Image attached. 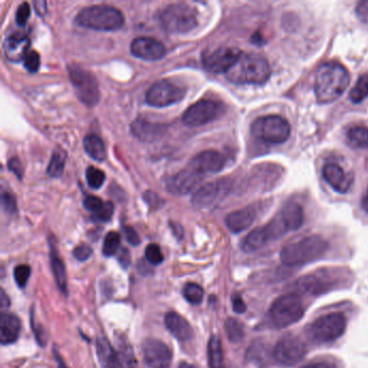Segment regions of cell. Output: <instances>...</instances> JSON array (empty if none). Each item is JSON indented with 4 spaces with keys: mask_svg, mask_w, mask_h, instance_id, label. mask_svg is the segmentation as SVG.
<instances>
[{
    "mask_svg": "<svg viewBox=\"0 0 368 368\" xmlns=\"http://www.w3.org/2000/svg\"><path fill=\"white\" fill-rule=\"evenodd\" d=\"M223 113V106L215 100H201L187 108L183 122L189 127H201L217 119Z\"/></svg>",
    "mask_w": 368,
    "mask_h": 368,
    "instance_id": "cell-13",
    "label": "cell"
},
{
    "mask_svg": "<svg viewBox=\"0 0 368 368\" xmlns=\"http://www.w3.org/2000/svg\"><path fill=\"white\" fill-rule=\"evenodd\" d=\"M271 75L268 61L256 53L241 54L227 73L228 80L236 85H263Z\"/></svg>",
    "mask_w": 368,
    "mask_h": 368,
    "instance_id": "cell-2",
    "label": "cell"
},
{
    "mask_svg": "<svg viewBox=\"0 0 368 368\" xmlns=\"http://www.w3.org/2000/svg\"><path fill=\"white\" fill-rule=\"evenodd\" d=\"M30 17V5L26 3H23L22 5L19 6L18 10H17V14H15V20H17V23H18L19 25H25Z\"/></svg>",
    "mask_w": 368,
    "mask_h": 368,
    "instance_id": "cell-45",
    "label": "cell"
},
{
    "mask_svg": "<svg viewBox=\"0 0 368 368\" xmlns=\"http://www.w3.org/2000/svg\"><path fill=\"white\" fill-rule=\"evenodd\" d=\"M83 147L85 153L90 155L91 158L96 161H104L106 159V147L102 138L96 134H89L83 140Z\"/></svg>",
    "mask_w": 368,
    "mask_h": 368,
    "instance_id": "cell-29",
    "label": "cell"
},
{
    "mask_svg": "<svg viewBox=\"0 0 368 368\" xmlns=\"http://www.w3.org/2000/svg\"><path fill=\"white\" fill-rule=\"evenodd\" d=\"M144 200H145L148 206H151L153 208H158L162 204V200H161L160 197L157 193H153V191H146L144 193Z\"/></svg>",
    "mask_w": 368,
    "mask_h": 368,
    "instance_id": "cell-48",
    "label": "cell"
},
{
    "mask_svg": "<svg viewBox=\"0 0 368 368\" xmlns=\"http://www.w3.org/2000/svg\"><path fill=\"white\" fill-rule=\"evenodd\" d=\"M356 17L368 25V1L358 3L356 8Z\"/></svg>",
    "mask_w": 368,
    "mask_h": 368,
    "instance_id": "cell-51",
    "label": "cell"
},
{
    "mask_svg": "<svg viewBox=\"0 0 368 368\" xmlns=\"http://www.w3.org/2000/svg\"><path fill=\"white\" fill-rule=\"evenodd\" d=\"M250 132L254 138L266 143L282 144L291 136V125L281 116H263L254 121Z\"/></svg>",
    "mask_w": 368,
    "mask_h": 368,
    "instance_id": "cell-6",
    "label": "cell"
},
{
    "mask_svg": "<svg viewBox=\"0 0 368 368\" xmlns=\"http://www.w3.org/2000/svg\"><path fill=\"white\" fill-rule=\"evenodd\" d=\"M241 52L239 49L230 47H219L212 51L203 53V67L210 73H228L229 70L236 64L240 58Z\"/></svg>",
    "mask_w": 368,
    "mask_h": 368,
    "instance_id": "cell-12",
    "label": "cell"
},
{
    "mask_svg": "<svg viewBox=\"0 0 368 368\" xmlns=\"http://www.w3.org/2000/svg\"><path fill=\"white\" fill-rule=\"evenodd\" d=\"M118 261L125 269L128 268L129 266H130L131 255L127 248H121L120 252L118 253Z\"/></svg>",
    "mask_w": 368,
    "mask_h": 368,
    "instance_id": "cell-53",
    "label": "cell"
},
{
    "mask_svg": "<svg viewBox=\"0 0 368 368\" xmlns=\"http://www.w3.org/2000/svg\"><path fill=\"white\" fill-rule=\"evenodd\" d=\"M180 368H195V366L191 365V364L186 363V362H183V363H181V365H180Z\"/></svg>",
    "mask_w": 368,
    "mask_h": 368,
    "instance_id": "cell-59",
    "label": "cell"
},
{
    "mask_svg": "<svg viewBox=\"0 0 368 368\" xmlns=\"http://www.w3.org/2000/svg\"><path fill=\"white\" fill-rule=\"evenodd\" d=\"M280 217L288 230H297L303 223V208L297 203H288L281 212Z\"/></svg>",
    "mask_w": 368,
    "mask_h": 368,
    "instance_id": "cell-28",
    "label": "cell"
},
{
    "mask_svg": "<svg viewBox=\"0 0 368 368\" xmlns=\"http://www.w3.org/2000/svg\"><path fill=\"white\" fill-rule=\"evenodd\" d=\"M8 168L11 172L18 176L19 178L23 177V174H24V168H23L22 162H21L20 159L19 158H12L9 160L8 162Z\"/></svg>",
    "mask_w": 368,
    "mask_h": 368,
    "instance_id": "cell-50",
    "label": "cell"
},
{
    "mask_svg": "<svg viewBox=\"0 0 368 368\" xmlns=\"http://www.w3.org/2000/svg\"><path fill=\"white\" fill-rule=\"evenodd\" d=\"M85 177H87L88 185L90 186L92 189H98V188L103 186L104 182H105L106 175L103 171L100 170V169L90 166V168H88V170H87Z\"/></svg>",
    "mask_w": 368,
    "mask_h": 368,
    "instance_id": "cell-39",
    "label": "cell"
},
{
    "mask_svg": "<svg viewBox=\"0 0 368 368\" xmlns=\"http://www.w3.org/2000/svg\"><path fill=\"white\" fill-rule=\"evenodd\" d=\"M34 6H35L36 10L39 14H45V9H47L45 8L47 7V3L45 1H36V3H34Z\"/></svg>",
    "mask_w": 368,
    "mask_h": 368,
    "instance_id": "cell-56",
    "label": "cell"
},
{
    "mask_svg": "<svg viewBox=\"0 0 368 368\" xmlns=\"http://www.w3.org/2000/svg\"><path fill=\"white\" fill-rule=\"evenodd\" d=\"M362 206H363L364 210L368 213V189L366 191L365 195H364L363 201H362Z\"/></svg>",
    "mask_w": 368,
    "mask_h": 368,
    "instance_id": "cell-58",
    "label": "cell"
},
{
    "mask_svg": "<svg viewBox=\"0 0 368 368\" xmlns=\"http://www.w3.org/2000/svg\"><path fill=\"white\" fill-rule=\"evenodd\" d=\"M368 96V75H363L358 78V83L354 88L351 90V102L354 104L361 103Z\"/></svg>",
    "mask_w": 368,
    "mask_h": 368,
    "instance_id": "cell-34",
    "label": "cell"
},
{
    "mask_svg": "<svg viewBox=\"0 0 368 368\" xmlns=\"http://www.w3.org/2000/svg\"><path fill=\"white\" fill-rule=\"evenodd\" d=\"M208 365L210 368H225L223 348L218 336H212L208 346Z\"/></svg>",
    "mask_w": 368,
    "mask_h": 368,
    "instance_id": "cell-30",
    "label": "cell"
},
{
    "mask_svg": "<svg viewBox=\"0 0 368 368\" xmlns=\"http://www.w3.org/2000/svg\"><path fill=\"white\" fill-rule=\"evenodd\" d=\"M120 235L116 231H111L106 235L103 244V254L106 257H111L118 252L120 248Z\"/></svg>",
    "mask_w": 368,
    "mask_h": 368,
    "instance_id": "cell-37",
    "label": "cell"
},
{
    "mask_svg": "<svg viewBox=\"0 0 368 368\" xmlns=\"http://www.w3.org/2000/svg\"><path fill=\"white\" fill-rule=\"evenodd\" d=\"M17 285L20 288H24L28 285V279L30 277V267L28 265H19L14 268L13 272Z\"/></svg>",
    "mask_w": 368,
    "mask_h": 368,
    "instance_id": "cell-41",
    "label": "cell"
},
{
    "mask_svg": "<svg viewBox=\"0 0 368 368\" xmlns=\"http://www.w3.org/2000/svg\"><path fill=\"white\" fill-rule=\"evenodd\" d=\"M286 231L288 229L283 221H281V217L276 218L265 227H259L250 231L242 241L241 248L246 253H253L268 243L269 241L283 236Z\"/></svg>",
    "mask_w": 368,
    "mask_h": 368,
    "instance_id": "cell-10",
    "label": "cell"
},
{
    "mask_svg": "<svg viewBox=\"0 0 368 368\" xmlns=\"http://www.w3.org/2000/svg\"><path fill=\"white\" fill-rule=\"evenodd\" d=\"M183 295L188 303H191V305H195V306H198L202 303L204 292H203V288L199 284L191 282V283H187L184 286Z\"/></svg>",
    "mask_w": 368,
    "mask_h": 368,
    "instance_id": "cell-36",
    "label": "cell"
},
{
    "mask_svg": "<svg viewBox=\"0 0 368 368\" xmlns=\"http://www.w3.org/2000/svg\"><path fill=\"white\" fill-rule=\"evenodd\" d=\"M76 22L83 28L100 32H113L125 24L122 13L107 5L91 6L78 13Z\"/></svg>",
    "mask_w": 368,
    "mask_h": 368,
    "instance_id": "cell-4",
    "label": "cell"
},
{
    "mask_svg": "<svg viewBox=\"0 0 368 368\" xmlns=\"http://www.w3.org/2000/svg\"><path fill=\"white\" fill-rule=\"evenodd\" d=\"M50 261L53 276H54V279H56L58 290H60L64 295L67 296V274H66L65 266H64V263H63L62 258L58 256L56 244L52 243V241H50Z\"/></svg>",
    "mask_w": 368,
    "mask_h": 368,
    "instance_id": "cell-27",
    "label": "cell"
},
{
    "mask_svg": "<svg viewBox=\"0 0 368 368\" xmlns=\"http://www.w3.org/2000/svg\"><path fill=\"white\" fill-rule=\"evenodd\" d=\"M346 324V318L341 313L321 316L308 328L309 338L316 343H331L345 333Z\"/></svg>",
    "mask_w": 368,
    "mask_h": 368,
    "instance_id": "cell-8",
    "label": "cell"
},
{
    "mask_svg": "<svg viewBox=\"0 0 368 368\" xmlns=\"http://www.w3.org/2000/svg\"><path fill=\"white\" fill-rule=\"evenodd\" d=\"M186 91L175 83L161 80L153 83L146 93V102L153 107H166L181 102Z\"/></svg>",
    "mask_w": 368,
    "mask_h": 368,
    "instance_id": "cell-11",
    "label": "cell"
},
{
    "mask_svg": "<svg viewBox=\"0 0 368 368\" xmlns=\"http://www.w3.org/2000/svg\"><path fill=\"white\" fill-rule=\"evenodd\" d=\"M131 52L145 61H158L166 56V47L155 38L138 37L131 43Z\"/></svg>",
    "mask_w": 368,
    "mask_h": 368,
    "instance_id": "cell-18",
    "label": "cell"
},
{
    "mask_svg": "<svg viewBox=\"0 0 368 368\" xmlns=\"http://www.w3.org/2000/svg\"><path fill=\"white\" fill-rule=\"evenodd\" d=\"M256 213L253 208L235 210L226 217V226L233 233L242 232L253 224Z\"/></svg>",
    "mask_w": 368,
    "mask_h": 368,
    "instance_id": "cell-25",
    "label": "cell"
},
{
    "mask_svg": "<svg viewBox=\"0 0 368 368\" xmlns=\"http://www.w3.org/2000/svg\"><path fill=\"white\" fill-rule=\"evenodd\" d=\"M30 39L26 36L11 35L3 43V54L10 62L24 61L30 52Z\"/></svg>",
    "mask_w": 368,
    "mask_h": 368,
    "instance_id": "cell-21",
    "label": "cell"
},
{
    "mask_svg": "<svg viewBox=\"0 0 368 368\" xmlns=\"http://www.w3.org/2000/svg\"><path fill=\"white\" fill-rule=\"evenodd\" d=\"M67 153L62 148H58L51 155L50 162H49L48 175L51 177H60L63 174V171L65 168Z\"/></svg>",
    "mask_w": 368,
    "mask_h": 368,
    "instance_id": "cell-33",
    "label": "cell"
},
{
    "mask_svg": "<svg viewBox=\"0 0 368 368\" xmlns=\"http://www.w3.org/2000/svg\"><path fill=\"white\" fill-rule=\"evenodd\" d=\"M146 261L151 265H160L164 261V256L161 252L160 246L158 244L151 243L145 250Z\"/></svg>",
    "mask_w": 368,
    "mask_h": 368,
    "instance_id": "cell-40",
    "label": "cell"
},
{
    "mask_svg": "<svg viewBox=\"0 0 368 368\" xmlns=\"http://www.w3.org/2000/svg\"><path fill=\"white\" fill-rule=\"evenodd\" d=\"M347 140L350 146L360 149L368 148V128L363 125H356L347 131Z\"/></svg>",
    "mask_w": 368,
    "mask_h": 368,
    "instance_id": "cell-32",
    "label": "cell"
},
{
    "mask_svg": "<svg viewBox=\"0 0 368 368\" xmlns=\"http://www.w3.org/2000/svg\"><path fill=\"white\" fill-rule=\"evenodd\" d=\"M305 343L293 335L284 336L274 347L273 356L278 363L285 366H293L306 356Z\"/></svg>",
    "mask_w": 368,
    "mask_h": 368,
    "instance_id": "cell-14",
    "label": "cell"
},
{
    "mask_svg": "<svg viewBox=\"0 0 368 368\" xmlns=\"http://www.w3.org/2000/svg\"><path fill=\"white\" fill-rule=\"evenodd\" d=\"M143 356L149 368H169L173 358L172 351L166 343L153 338L144 341Z\"/></svg>",
    "mask_w": 368,
    "mask_h": 368,
    "instance_id": "cell-15",
    "label": "cell"
},
{
    "mask_svg": "<svg viewBox=\"0 0 368 368\" xmlns=\"http://www.w3.org/2000/svg\"><path fill=\"white\" fill-rule=\"evenodd\" d=\"M229 189H230V186L226 180H218V181L206 184L195 191L193 197V204L197 208H208L225 197Z\"/></svg>",
    "mask_w": 368,
    "mask_h": 368,
    "instance_id": "cell-17",
    "label": "cell"
},
{
    "mask_svg": "<svg viewBox=\"0 0 368 368\" xmlns=\"http://www.w3.org/2000/svg\"><path fill=\"white\" fill-rule=\"evenodd\" d=\"M104 203L105 202H103L96 195H87L83 200V206L87 210H90L93 215L98 213V210L103 208Z\"/></svg>",
    "mask_w": 368,
    "mask_h": 368,
    "instance_id": "cell-43",
    "label": "cell"
},
{
    "mask_svg": "<svg viewBox=\"0 0 368 368\" xmlns=\"http://www.w3.org/2000/svg\"><path fill=\"white\" fill-rule=\"evenodd\" d=\"M350 83V75L337 62L324 63L316 70L314 92L318 103H332L340 98Z\"/></svg>",
    "mask_w": 368,
    "mask_h": 368,
    "instance_id": "cell-1",
    "label": "cell"
},
{
    "mask_svg": "<svg viewBox=\"0 0 368 368\" xmlns=\"http://www.w3.org/2000/svg\"><path fill=\"white\" fill-rule=\"evenodd\" d=\"M197 17L195 8L186 3H172L163 8L159 20L168 33L186 34L198 25Z\"/></svg>",
    "mask_w": 368,
    "mask_h": 368,
    "instance_id": "cell-5",
    "label": "cell"
},
{
    "mask_svg": "<svg viewBox=\"0 0 368 368\" xmlns=\"http://www.w3.org/2000/svg\"><path fill=\"white\" fill-rule=\"evenodd\" d=\"M323 177L326 183L339 193H347L354 184V175L347 173L336 163H327L323 168Z\"/></svg>",
    "mask_w": 368,
    "mask_h": 368,
    "instance_id": "cell-20",
    "label": "cell"
},
{
    "mask_svg": "<svg viewBox=\"0 0 368 368\" xmlns=\"http://www.w3.org/2000/svg\"><path fill=\"white\" fill-rule=\"evenodd\" d=\"M204 176L198 171L187 164L185 169L180 171L175 175L170 176L166 181V187L174 195H184L191 193L202 181Z\"/></svg>",
    "mask_w": 368,
    "mask_h": 368,
    "instance_id": "cell-16",
    "label": "cell"
},
{
    "mask_svg": "<svg viewBox=\"0 0 368 368\" xmlns=\"http://www.w3.org/2000/svg\"><path fill=\"white\" fill-rule=\"evenodd\" d=\"M96 354L102 368H122L119 354L104 337H98L96 340Z\"/></svg>",
    "mask_w": 368,
    "mask_h": 368,
    "instance_id": "cell-26",
    "label": "cell"
},
{
    "mask_svg": "<svg viewBox=\"0 0 368 368\" xmlns=\"http://www.w3.org/2000/svg\"><path fill=\"white\" fill-rule=\"evenodd\" d=\"M301 368H335V366L326 363V362H318V363L308 364V365L303 366Z\"/></svg>",
    "mask_w": 368,
    "mask_h": 368,
    "instance_id": "cell-54",
    "label": "cell"
},
{
    "mask_svg": "<svg viewBox=\"0 0 368 368\" xmlns=\"http://www.w3.org/2000/svg\"><path fill=\"white\" fill-rule=\"evenodd\" d=\"M9 306H10V299L8 297L6 292L1 290V308H3V310H5Z\"/></svg>",
    "mask_w": 368,
    "mask_h": 368,
    "instance_id": "cell-55",
    "label": "cell"
},
{
    "mask_svg": "<svg viewBox=\"0 0 368 368\" xmlns=\"http://www.w3.org/2000/svg\"><path fill=\"white\" fill-rule=\"evenodd\" d=\"M225 157L216 151H206L193 157L189 166L198 171L201 175L217 173L225 166Z\"/></svg>",
    "mask_w": 368,
    "mask_h": 368,
    "instance_id": "cell-19",
    "label": "cell"
},
{
    "mask_svg": "<svg viewBox=\"0 0 368 368\" xmlns=\"http://www.w3.org/2000/svg\"><path fill=\"white\" fill-rule=\"evenodd\" d=\"M123 232H125V238H127L131 246H138L140 243V239L138 237V232L132 227H130V226H125L123 227Z\"/></svg>",
    "mask_w": 368,
    "mask_h": 368,
    "instance_id": "cell-47",
    "label": "cell"
},
{
    "mask_svg": "<svg viewBox=\"0 0 368 368\" xmlns=\"http://www.w3.org/2000/svg\"><path fill=\"white\" fill-rule=\"evenodd\" d=\"M92 248L87 246V244H81V246H76L73 252L74 257L79 261H88L89 258L92 256Z\"/></svg>",
    "mask_w": 368,
    "mask_h": 368,
    "instance_id": "cell-46",
    "label": "cell"
},
{
    "mask_svg": "<svg viewBox=\"0 0 368 368\" xmlns=\"http://www.w3.org/2000/svg\"><path fill=\"white\" fill-rule=\"evenodd\" d=\"M225 329L231 343H240L244 337V327L240 321L228 318L225 322Z\"/></svg>",
    "mask_w": 368,
    "mask_h": 368,
    "instance_id": "cell-35",
    "label": "cell"
},
{
    "mask_svg": "<svg viewBox=\"0 0 368 368\" xmlns=\"http://www.w3.org/2000/svg\"><path fill=\"white\" fill-rule=\"evenodd\" d=\"M68 74L79 100L89 107L96 106L100 100V89L96 76L76 65L68 66Z\"/></svg>",
    "mask_w": 368,
    "mask_h": 368,
    "instance_id": "cell-9",
    "label": "cell"
},
{
    "mask_svg": "<svg viewBox=\"0 0 368 368\" xmlns=\"http://www.w3.org/2000/svg\"><path fill=\"white\" fill-rule=\"evenodd\" d=\"M3 206L7 213L12 214L17 212V202H15L14 198L10 193H3Z\"/></svg>",
    "mask_w": 368,
    "mask_h": 368,
    "instance_id": "cell-49",
    "label": "cell"
},
{
    "mask_svg": "<svg viewBox=\"0 0 368 368\" xmlns=\"http://www.w3.org/2000/svg\"><path fill=\"white\" fill-rule=\"evenodd\" d=\"M232 308L233 311L236 313L246 312V303H244L243 299H242V297L239 294L232 295Z\"/></svg>",
    "mask_w": 368,
    "mask_h": 368,
    "instance_id": "cell-52",
    "label": "cell"
},
{
    "mask_svg": "<svg viewBox=\"0 0 368 368\" xmlns=\"http://www.w3.org/2000/svg\"><path fill=\"white\" fill-rule=\"evenodd\" d=\"M164 323L170 333L181 343H186L193 339V329L191 324L183 316L176 312L166 313Z\"/></svg>",
    "mask_w": 368,
    "mask_h": 368,
    "instance_id": "cell-22",
    "label": "cell"
},
{
    "mask_svg": "<svg viewBox=\"0 0 368 368\" xmlns=\"http://www.w3.org/2000/svg\"><path fill=\"white\" fill-rule=\"evenodd\" d=\"M24 66L30 73H36L41 66V56L36 51H30L24 58Z\"/></svg>",
    "mask_w": 368,
    "mask_h": 368,
    "instance_id": "cell-42",
    "label": "cell"
},
{
    "mask_svg": "<svg viewBox=\"0 0 368 368\" xmlns=\"http://www.w3.org/2000/svg\"><path fill=\"white\" fill-rule=\"evenodd\" d=\"M133 136L143 142H153L163 136L166 127L160 123H153L144 119H136L131 125Z\"/></svg>",
    "mask_w": 368,
    "mask_h": 368,
    "instance_id": "cell-23",
    "label": "cell"
},
{
    "mask_svg": "<svg viewBox=\"0 0 368 368\" xmlns=\"http://www.w3.org/2000/svg\"><path fill=\"white\" fill-rule=\"evenodd\" d=\"M119 358L123 368H136V358L133 352L132 347L129 343L119 341Z\"/></svg>",
    "mask_w": 368,
    "mask_h": 368,
    "instance_id": "cell-38",
    "label": "cell"
},
{
    "mask_svg": "<svg viewBox=\"0 0 368 368\" xmlns=\"http://www.w3.org/2000/svg\"><path fill=\"white\" fill-rule=\"evenodd\" d=\"M21 321L12 313L3 312L0 318V341L3 346L15 343L20 337Z\"/></svg>",
    "mask_w": 368,
    "mask_h": 368,
    "instance_id": "cell-24",
    "label": "cell"
},
{
    "mask_svg": "<svg viewBox=\"0 0 368 368\" xmlns=\"http://www.w3.org/2000/svg\"><path fill=\"white\" fill-rule=\"evenodd\" d=\"M327 248V242L321 237H307L284 246L280 253L281 261L288 267L305 265L322 257Z\"/></svg>",
    "mask_w": 368,
    "mask_h": 368,
    "instance_id": "cell-3",
    "label": "cell"
},
{
    "mask_svg": "<svg viewBox=\"0 0 368 368\" xmlns=\"http://www.w3.org/2000/svg\"><path fill=\"white\" fill-rule=\"evenodd\" d=\"M322 279L316 277V274L303 277V278L297 280V288L303 293H310L312 295L323 293L327 285L322 282Z\"/></svg>",
    "mask_w": 368,
    "mask_h": 368,
    "instance_id": "cell-31",
    "label": "cell"
},
{
    "mask_svg": "<svg viewBox=\"0 0 368 368\" xmlns=\"http://www.w3.org/2000/svg\"><path fill=\"white\" fill-rule=\"evenodd\" d=\"M113 210H115V208H113V203L111 201H107V202L104 203L103 208H100L98 213L94 214L93 216H94L96 221L105 223V221H111V218L113 217Z\"/></svg>",
    "mask_w": 368,
    "mask_h": 368,
    "instance_id": "cell-44",
    "label": "cell"
},
{
    "mask_svg": "<svg viewBox=\"0 0 368 368\" xmlns=\"http://www.w3.org/2000/svg\"><path fill=\"white\" fill-rule=\"evenodd\" d=\"M54 356H56V363H58V368H69L66 365L65 362L63 361L62 356L58 354L56 350H54Z\"/></svg>",
    "mask_w": 368,
    "mask_h": 368,
    "instance_id": "cell-57",
    "label": "cell"
},
{
    "mask_svg": "<svg viewBox=\"0 0 368 368\" xmlns=\"http://www.w3.org/2000/svg\"><path fill=\"white\" fill-rule=\"evenodd\" d=\"M303 306L296 294H286L274 301L269 310V320L273 327L284 328L299 322L303 316Z\"/></svg>",
    "mask_w": 368,
    "mask_h": 368,
    "instance_id": "cell-7",
    "label": "cell"
}]
</instances>
